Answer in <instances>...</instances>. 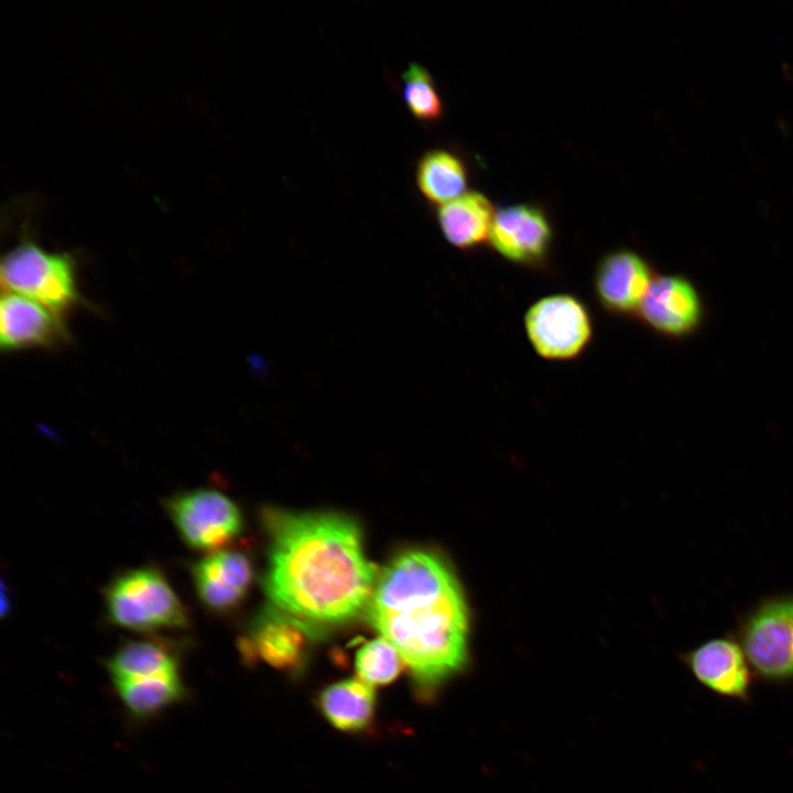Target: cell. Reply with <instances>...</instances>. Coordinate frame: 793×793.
I'll return each instance as SVG.
<instances>
[{"instance_id": "cell-1", "label": "cell", "mask_w": 793, "mask_h": 793, "mask_svg": "<svg viewBox=\"0 0 793 793\" xmlns=\"http://www.w3.org/2000/svg\"><path fill=\"white\" fill-rule=\"evenodd\" d=\"M263 521L270 537L264 587L274 608L315 629L367 608L378 573L351 518L268 509Z\"/></svg>"}, {"instance_id": "cell-2", "label": "cell", "mask_w": 793, "mask_h": 793, "mask_svg": "<svg viewBox=\"0 0 793 793\" xmlns=\"http://www.w3.org/2000/svg\"><path fill=\"white\" fill-rule=\"evenodd\" d=\"M366 610L422 689L431 691L465 665L467 606L439 555L411 550L393 558L378 574Z\"/></svg>"}, {"instance_id": "cell-3", "label": "cell", "mask_w": 793, "mask_h": 793, "mask_svg": "<svg viewBox=\"0 0 793 793\" xmlns=\"http://www.w3.org/2000/svg\"><path fill=\"white\" fill-rule=\"evenodd\" d=\"M0 274L6 292L29 297L63 318L84 302L73 256L46 251L31 240L3 254Z\"/></svg>"}, {"instance_id": "cell-4", "label": "cell", "mask_w": 793, "mask_h": 793, "mask_svg": "<svg viewBox=\"0 0 793 793\" xmlns=\"http://www.w3.org/2000/svg\"><path fill=\"white\" fill-rule=\"evenodd\" d=\"M110 620L134 631L183 629L188 624L186 609L164 575L153 567L129 571L106 590Z\"/></svg>"}, {"instance_id": "cell-5", "label": "cell", "mask_w": 793, "mask_h": 793, "mask_svg": "<svg viewBox=\"0 0 793 793\" xmlns=\"http://www.w3.org/2000/svg\"><path fill=\"white\" fill-rule=\"evenodd\" d=\"M524 325L535 351L550 360L576 357L593 333L588 311L568 294L550 295L534 303L526 312Z\"/></svg>"}, {"instance_id": "cell-6", "label": "cell", "mask_w": 793, "mask_h": 793, "mask_svg": "<svg viewBox=\"0 0 793 793\" xmlns=\"http://www.w3.org/2000/svg\"><path fill=\"white\" fill-rule=\"evenodd\" d=\"M741 644L751 666L763 677H793V598L764 602L742 628Z\"/></svg>"}, {"instance_id": "cell-7", "label": "cell", "mask_w": 793, "mask_h": 793, "mask_svg": "<svg viewBox=\"0 0 793 793\" xmlns=\"http://www.w3.org/2000/svg\"><path fill=\"white\" fill-rule=\"evenodd\" d=\"M167 511L185 543L197 550H216L241 530L237 506L213 489H196L167 500Z\"/></svg>"}, {"instance_id": "cell-8", "label": "cell", "mask_w": 793, "mask_h": 793, "mask_svg": "<svg viewBox=\"0 0 793 793\" xmlns=\"http://www.w3.org/2000/svg\"><path fill=\"white\" fill-rule=\"evenodd\" d=\"M645 324L669 337H685L702 324L704 305L696 286L685 276L653 279L638 311Z\"/></svg>"}, {"instance_id": "cell-9", "label": "cell", "mask_w": 793, "mask_h": 793, "mask_svg": "<svg viewBox=\"0 0 793 793\" xmlns=\"http://www.w3.org/2000/svg\"><path fill=\"white\" fill-rule=\"evenodd\" d=\"M69 340L63 317L29 297L3 293L0 304V345L3 351L55 349Z\"/></svg>"}, {"instance_id": "cell-10", "label": "cell", "mask_w": 793, "mask_h": 793, "mask_svg": "<svg viewBox=\"0 0 793 793\" xmlns=\"http://www.w3.org/2000/svg\"><path fill=\"white\" fill-rule=\"evenodd\" d=\"M315 634L314 627L272 607L257 618L241 645L248 656L292 671L302 665Z\"/></svg>"}, {"instance_id": "cell-11", "label": "cell", "mask_w": 793, "mask_h": 793, "mask_svg": "<svg viewBox=\"0 0 793 793\" xmlns=\"http://www.w3.org/2000/svg\"><path fill=\"white\" fill-rule=\"evenodd\" d=\"M489 239L508 260L534 263L545 257L552 241V228L539 207L511 205L496 213Z\"/></svg>"}, {"instance_id": "cell-12", "label": "cell", "mask_w": 793, "mask_h": 793, "mask_svg": "<svg viewBox=\"0 0 793 793\" xmlns=\"http://www.w3.org/2000/svg\"><path fill=\"white\" fill-rule=\"evenodd\" d=\"M687 666L705 687L717 695L745 699L751 675L742 647L727 638L709 640L685 658Z\"/></svg>"}, {"instance_id": "cell-13", "label": "cell", "mask_w": 793, "mask_h": 793, "mask_svg": "<svg viewBox=\"0 0 793 793\" xmlns=\"http://www.w3.org/2000/svg\"><path fill=\"white\" fill-rule=\"evenodd\" d=\"M652 276L642 257L630 250H617L602 258L597 268L596 293L607 308L629 314L639 311Z\"/></svg>"}, {"instance_id": "cell-14", "label": "cell", "mask_w": 793, "mask_h": 793, "mask_svg": "<svg viewBox=\"0 0 793 793\" xmlns=\"http://www.w3.org/2000/svg\"><path fill=\"white\" fill-rule=\"evenodd\" d=\"M192 573L199 599L215 611L236 607L252 579L248 557L232 551H217L205 556L193 566Z\"/></svg>"}, {"instance_id": "cell-15", "label": "cell", "mask_w": 793, "mask_h": 793, "mask_svg": "<svg viewBox=\"0 0 793 793\" xmlns=\"http://www.w3.org/2000/svg\"><path fill=\"white\" fill-rule=\"evenodd\" d=\"M495 215L485 195L470 192L442 205L437 219L444 237L453 246L469 249L489 238Z\"/></svg>"}, {"instance_id": "cell-16", "label": "cell", "mask_w": 793, "mask_h": 793, "mask_svg": "<svg viewBox=\"0 0 793 793\" xmlns=\"http://www.w3.org/2000/svg\"><path fill=\"white\" fill-rule=\"evenodd\" d=\"M373 686L361 680H344L325 688L318 705L326 719L337 729L355 731L371 720L376 706Z\"/></svg>"}, {"instance_id": "cell-17", "label": "cell", "mask_w": 793, "mask_h": 793, "mask_svg": "<svg viewBox=\"0 0 793 793\" xmlns=\"http://www.w3.org/2000/svg\"><path fill=\"white\" fill-rule=\"evenodd\" d=\"M112 681L178 675V660L165 644L150 641H129L107 661Z\"/></svg>"}, {"instance_id": "cell-18", "label": "cell", "mask_w": 793, "mask_h": 793, "mask_svg": "<svg viewBox=\"0 0 793 793\" xmlns=\"http://www.w3.org/2000/svg\"><path fill=\"white\" fill-rule=\"evenodd\" d=\"M112 682L124 708L135 719L155 716L186 697L180 675Z\"/></svg>"}, {"instance_id": "cell-19", "label": "cell", "mask_w": 793, "mask_h": 793, "mask_svg": "<svg viewBox=\"0 0 793 793\" xmlns=\"http://www.w3.org/2000/svg\"><path fill=\"white\" fill-rule=\"evenodd\" d=\"M416 183L424 197L437 205L464 195L468 174L464 162L446 150L426 152L416 166Z\"/></svg>"}, {"instance_id": "cell-20", "label": "cell", "mask_w": 793, "mask_h": 793, "mask_svg": "<svg viewBox=\"0 0 793 793\" xmlns=\"http://www.w3.org/2000/svg\"><path fill=\"white\" fill-rule=\"evenodd\" d=\"M403 97L410 112L422 122L438 121L444 111L441 95L431 74L411 63L402 74Z\"/></svg>"}, {"instance_id": "cell-21", "label": "cell", "mask_w": 793, "mask_h": 793, "mask_svg": "<svg viewBox=\"0 0 793 793\" xmlns=\"http://www.w3.org/2000/svg\"><path fill=\"white\" fill-rule=\"evenodd\" d=\"M402 663L398 650L383 637L365 643L355 658L359 680L371 686L392 682L399 675Z\"/></svg>"}]
</instances>
